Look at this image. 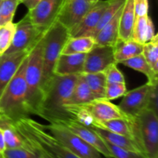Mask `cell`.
<instances>
[{
  "mask_svg": "<svg viewBox=\"0 0 158 158\" xmlns=\"http://www.w3.org/2000/svg\"><path fill=\"white\" fill-rule=\"evenodd\" d=\"M41 1L42 0H20V3L24 5L27 8L28 11H29L35 8V6Z\"/></svg>",
  "mask_w": 158,
  "mask_h": 158,
  "instance_id": "cell-39",
  "label": "cell"
},
{
  "mask_svg": "<svg viewBox=\"0 0 158 158\" xmlns=\"http://www.w3.org/2000/svg\"><path fill=\"white\" fill-rule=\"evenodd\" d=\"M19 0H1L0 7V26L12 22Z\"/></svg>",
  "mask_w": 158,
  "mask_h": 158,
  "instance_id": "cell-31",
  "label": "cell"
},
{
  "mask_svg": "<svg viewBox=\"0 0 158 158\" xmlns=\"http://www.w3.org/2000/svg\"><path fill=\"white\" fill-rule=\"evenodd\" d=\"M148 18H149L148 15L135 17V21L131 33V40L141 44L147 43Z\"/></svg>",
  "mask_w": 158,
  "mask_h": 158,
  "instance_id": "cell-29",
  "label": "cell"
},
{
  "mask_svg": "<svg viewBox=\"0 0 158 158\" xmlns=\"http://www.w3.org/2000/svg\"><path fill=\"white\" fill-rule=\"evenodd\" d=\"M9 121L26 147L35 151L40 158H79L46 131L43 123L30 117Z\"/></svg>",
  "mask_w": 158,
  "mask_h": 158,
  "instance_id": "cell-1",
  "label": "cell"
},
{
  "mask_svg": "<svg viewBox=\"0 0 158 158\" xmlns=\"http://www.w3.org/2000/svg\"><path fill=\"white\" fill-rule=\"evenodd\" d=\"M6 150V144H5L4 136H3L2 130L0 128V151L2 153Z\"/></svg>",
  "mask_w": 158,
  "mask_h": 158,
  "instance_id": "cell-40",
  "label": "cell"
},
{
  "mask_svg": "<svg viewBox=\"0 0 158 158\" xmlns=\"http://www.w3.org/2000/svg\"><path fill=\"white\" fill-rule=\"evenodd\" d=\"M15 23L9 22L0 26V56L3 55L9 49L13 39Z\"/></svg>",
  "mask_w": 158,
  "mask_h": 158,
  "instance_id": "cell-30",
  "label": "cell"
},
{
  "mask_svg": "<svg viewBox=\"0 0 158 158\" xmlns=\"http://www.w3.org/2000/svg\"><path fill=\"white\" fill-rule=\"evenodd\" d=\"M158 114L145 109L130 117L133 139L147 158H158Z\"/></svg>",
  "mask_w": 158,
  "mask_h": 158,
  "instance_id": "cell-5",
  "label": "cell"
},
{
  "mask_svg": "<svg viewBox=\"0 0 158 158\" xmlns=\"http://www.w3.org/2000/svg\"><path fill=\"white\" fill-rule=\"evenodd\" d=\"M152 84L147 83L132 90L127 91L118 105L119 108L128 117H136L148 109L150 90Z\"/></svg>",
  "mask_w": 158,
  "mask_h": 158,
  "instance_id": "cell-10",
  "label": "cell"
},
{
  "mask_svg": "<svg viewBox=\"0 0 158 158\" xmlns=\"http://www.w3.org/2000/svg\"><path fill=\"white\" fill-rule=\"evenodd\" d=\"M0 117H2V116H1V114H0Z\"/></svg>",
  "mask_w": 158,
  "mask_h": 158,
  "instance_id": "cell-45",
  "label": "cell"
},
{
  "mask_svg": "<svg viewBox=\"0 0 158 158\" xmlns=\"http://www.w3.org/2000/svg\"><path fill=\"white\" fill-rule=\"evenodd\" d=\"M45 32V31H44ZM43 32L29 51L26 58L25 79L26 100L29 114L37 115L43 98Z\"/></svg>",
  "mask_w": 158,
  "mask_h": 158,
  "instance_id": "cell-4",
  "label": "cell"
},
{
  "mask_svg": "<svg viewBox=\"0 0 158 158\" xmlns=\"http://www.w3.org/2000/svg\"><path fill=\"white\" fill-rule=\"evenodd\" d=\"M86 54H60L56 63L54 74L59 76L81 74L84 69Z\"/></svg>",
  "mask_w": 158,
  "mask_h": 158,
  "instance_id": "cell-17",
  "label": "cell"
},
{
  "mask_svg": "<svg viewBox=\"0 0 158 158\" xmlns=\"http://www.w3.org/2000/svg\"><path fill=\"white\" fill-rule=\"evenodd\" d=\"M109 3L110 0L97 2L85 14L83 19L73 29L69 30L70 37L90 36Z\"/></svg>",
  "mask_w": 158,
  "mask_h": 158,
  "instance_id": "cell-14",
  "label": "cell"
},
{
  "mask_svg": "<svg viewBox=\"0 0 158 158\" xmlns=\"http://www.w3.org/2000/svg\"><path fill=\"white\" fill-rule=\"evenodd\" d=\"M63 3V0H42L27 14L35 26L46 30L56 20Z\"/></svg>",
  "mask_w": 158,
  "mask_h": 158,
  "instance_id": "cell-11",
  "label": "cell"
},
{
  "mask_svg": "<svg viewBox=\"0 0 158 158\" xmlns=\"http://www.w3.org/2000/svg\"><path fill=\"white\" fill-rule=\"evenodd\" d=\"M156 35L155 33V27H154V23L151 17L148 18V32H147V42H149L150 40H152Z\"/></svg>",
  "mask_w": 158,
  "mask_h": 158,
  "instance_id": "cell-38",
  "label": "cell"
},
{
  "mask_svg": "<svg viewBox=\"0 0 158 158\" xmlns=\"http://www.w3.org/2000/svg\"><path fill=\"white\" fill-rule=\"evenodd\" d=\"M0 158H2V154H0Z\"/></svg>",
  "mask_w": 158,
  "mask_h": 158,
  "instance_id": "cell-42",
  "label": "cell"
},
{
  "mask_svg": "<svg viewBox=\"0 0 158 158\" xmlns=\"http://www.w3.org/2000/svg\"><path fill=\"white\" fill-rule=\"evenodd\" d=\"M105 142H106V146L109 148L110 151L111 152L113 158H147L141 153L123 149V148H118V147L111 144L106 141Z\"/></svg>",
  "mask_w": 158,
  "mask_h": 158,
  "instance_id": "cell-34",
  "label": "cell"
},
{
  "mask_svg": "<svg viewBox=\"0 0 158 158\" xmlns=\"http://www.w3.org/2000/svg\"><path fill=\"white\" fill-rule=\"evenodd\" d=\"M135 0H126L123 6L120 19L119 40H127L131 38L133 26L135 21Z\"/></svg>",
  "mask_w": 158,
  "mask_h": 158,
  "instance_id": "cell-20",
  "label": "cell"
},
{
  "mask_svg": "<svg viewBox=\"0 0 158 158\" xmlns=\"http://www.w3.org/2000/svg\"><path fill=\"white\" fill-rule=\"evenodd\" d=\"M105 141L111 143L113 145L118 147V148H123V149L128 150V151H134V152L143 153L140 151V148L137 144L133 139L127 137V136L121 135V134H115V133L110 132L106 130L100 129L98 127H92Z\"/></svg>",
  "mask_w": 158,
  "mask_h": 158,
  "instance_id": "cell-22",
  "label": "cell"
},
{
  "mask_svg": "<svg viewBox=\"0 0 158 158\" xmlns=\"http://www.w3.org/2000/svg\"><path fill=\"white\" fill-rule=\"evenodd\" d=\"M95 3L90 0H63L56 21L70 30Z\"/></svg>",
  "mask_w": 158,
  "mask_h": 158,
  "instance_id": "cell-13",
  "label": "cell"
},
{
  "mask_svg": "<svg viewBox=\"0 0 158 158\" xmlns=\"http://www.w3.org/2000/svg\"><path fill=\"white\" fill-rule=\"evenodd\" d=\"M96 97L94 95L82 74H79L74 85L72 95L67 105H79L88 103Z\"/></svg>",
  "mask_w": 158,
  "mask_h": 158,
  "instance_id": "cell-25",
  "label": "cell"
},
{
  "mask_svg": "<svg viewBox=\"0 0 158 158\" xmlns=\"http://www.w3.org/2000/svg\"><path fill=\"white\" fill-rule=\"evenodd\" d=\"M19 2H20V0H19Z\"/></svg>",
  "mask_w": 158,
  "mask_h": 158,
  "instance_id": "cell-47",
  "label": "cell"
},
{
  "mask_svg": "<svg viewBox=\"0 0 158 158\" xmlns=\"http://www.w3.org/2000/svg\"><path fill=\"white\" fill-rule=\"evenodd\" d=\"M26 58L0 96V114L11 121H15L30 115L26 100L25 79Z\"/></svg>",
  "mask_w": 158,
  "mask_h": 158,
  "instance_id": "cell-3",
  "label": "cell"
},
{
  "mask_svg": "<svg viewBox=\"0 0 158 158\" xmlns=\"http://www.w3.org/2000/svg\"><path fill=\"white\" fill-rule=\"evenodd\" d=\"M125 1L126 0H110L109 5L103 12L100 22L97 24V26H96L94 30L93 31L90 36L94 37L97 35V32L103 27V26L106 24L115 15V14L120 10V8L124 5Z\"/></svg>",
  "mask_w": 158,
  "mask_h": 158,
  "instance_id": "cell-28",
  "label": "cell"
},
{
  "mask_svg": "<svg viewBox=\"0 0 158 158\" xmlns=\"http://www.w3.org/2000/svg\"><path fill=\"white\" fill-rule=\"evenodd\" d=\"M44 31L35 26L32 23L28 14H26L18 23H15L13 39L5 53L30 50Z\"/></svg>",
  "mask_w": 158,
  "mask_h": 158,
  "instance_id": "cell-8",
  "label": "cell"
},
{
  "mask_svg": "<svg viewBox=\"0 0 158 158\" xmlns=\"http://www.w3.org/2000/svg\"><path fill=\"white\" fill-rule=\"evenodd\" d=\"M91 127H98L100 129L106 130L110 132L127 136L133 139L130 119L117 118L107 120H93Z\"/></svg>",
  "mask_w": 158,
  "mask_h": 158,
  "instance_id": "cell-21",
  "label": "cell"
},
{
  "mask_svg": "<svg viewBox=\"0 0 158 158\" xmlns=\"http://www.w3.org/2000/svg\"><path fill=\"white\" fill-rule=\"evenodd\" d=\"M81 74L96 99L105 98L106 80L103 72L82 73Z\"/></svg>",
  "mask_w": 158,
  "mask_h": 158,
  "instance_id": "cell-26",
  "label": "cell"
},
{
  "mask_svg": "<svg viewBox=\"0 0 158 158\" xmlns=\"http://www.w3.org/2000/svg\"><path fill=\"white\" fill-rule=\"evenodd\" d=\"M142 54L153 70L158 73V35L143 44Z\"/></svg>",
  "mask_w": 158,
  "mask_h": 158,
  "instance_id": "cell-27",
  "label": "cell"
},
{
  "mask_svg": "<svg viewBox=\"0 0 158 158\" xmlns=\"http://www.w3.org/2000/svg\"><path fill=\"white\" fill-rule=\"evenodd\" d=\"M29 51L4 53L0 56V96L27 57Z\"/></svg>",
  "mask_w": 158,
  "mask_h": 158,
  "instance_id": "cell-16",
  "label": "cell"
},
{
  "mask_svg": "<svg viewBox=\"0 0 158 158\" xmlns=\"http://www.w3.org/2000/svg\"><path fill=\"white\" fill-rule=\"evenodd\" d=\"M115 14L114 17L108 22L94 37L96 45L98 46H110L114 47L119 40V29L120 19L122 9Z\"/></svg>",
  "mask_w": 158,
  "mask_h": 158,
  "instance_id": "cell-18",
  "label": "cell"
},
{
  "mask_svg": "<svg viewBox=\"0 0 158 158\" xmlns=\"http://www.w3.org/2000/svg\"><path fill=\"white\" fill-rule=\"evenodd\" d=\"M50 123H56L65 127L73 133L77 134L80 138L83 139L94 149L97 150L105 158H113L111 152L106 146L104 140L92 127L81 123L73 116L64 120H60Z\"/></svg>",
  "mask_w": 158,
  "mask_h": 158,
  "instance_id": "cell-9",
  "label": "cell"
},
{
  "mask_svg": "<svg viewBox=\"0 0 158 158\" xmlns=\"http://www.w3.org/2000/svg\"><path fill=\"white\" fill-rule=\"evenodd\" d=\"M69 37V29L56 20L45 30L43 52V94L44 88L53 77L56 63Z\"/></svg>",
  "mask_w": 158,
  "mask_h": 158,
  "instance_id": "cell-6",
  "label": "cell"
},
{
  "mask_svg": "<svg viewBox=\"0 0 158 158\" xmlns=\"http://www.w3.org/2000/svg\"><path fill=\"white\" fill-rule=\"evenodd\" d=\"M143 44L139 43L134 40H118L114 46V54L115 63H120L124 60L141 54L143 52Z\"/></svg>",
  "mask_w": 158,
  "mask_h": 158,
  "instance_id": "cell-19",
  "label": "cell"
},
{
  "mask_svg": "<svg viewBox=\"0 0 158 158\" xmlns=\"http://www.w3.org/2000/svg\"><path fill=\"white\" fill-rule=\"evenodd\" d=\"M96 45L92 36L69 37L65 43L61 54L87 53Z\"/></svg>",
  "mask_w": 158,
  "mask_h": 158,
  "instance_id": "cell-23",
  "label": "cell"
},
{
  "mask_svg": "<svg viewBox=\"0 0 158 158\" xmlns=\"http://www.w3.org/2000/svg\"><path fill=\"white\" fill-rule=\"evenodd\" d=\"M2 156V158H40L38 154L27 147L6 149Z\"/></svg>",
  "mask_w": 158,
  "mask_h": 158,
  "instance_id": "cell-32",
  "label": "cell"
},
{
  "mask_svg": "<svg viewBox=\"0 0 158 158\" xmlns=\"http://www.w3.org/2000/svg\"><path fill=\"white\" fill-rule=\"evenodd\" d=\"M98 1H100V0H92V2H97Z\"/></svg>",
  "mask_w": 158,
  "mask_h": 158,
  "instance_id": "cell-41",
  "label": "cell"
},
{
  "mask_svg": "<svg viewBox=\"0 0 158 158\" xmlns=\"http://www.w3.org/2000/svg\"><path fill=\"white\" fill-rule=\"evenodd\" d=\"M2 154V153L1 151H0V154Z\"/></svg>",
  "mask_w": 158,
  "mask_h": 158,
  "instance_id": "cell-44",
  "label": "cell"
},
{
  "mask_svg": "<svg viewBox=\"0 0 158 158\" xmlns=\"http://www.w3.org/2000/svg\"><path fill=\"white\" fill-rule=\"evenodd\" d=\"M43 127L77 157L105 158L97 150L65 127L56 123L43 124Z\"/></svg>",
  "mask_w": 158,
  "mask_h": 158,
  "instance_id": "cell-7",
  "label": "cell"
},
{
  "mask_svg": "<svg viewBox=\"0 0 158 158\" xmlns=\"http://www.w3.org/2000/svg\"><path fill=\"white\" fill-rule=\"evenodd\" d=\"M134 9H135V17L148 15V9H149L148 0H135Z\"/></svg>",
  "mask_w": 158,
  "mask_h": 158,
  "instance_id": "cell-37",
  "label": "cell"
},
{
  "mask_svg": "<svg viewBox=\"0 0 158 158\" xmlns=\"http://www.w3.org/2000/svg\"><path fill=\"white\" fill-rule=\"evenodd\" d=\"M74 106L84 110L96 120H107L117 118L130 119V117L126 115L118 106L105 98L95 99L88 103Z\"/></svg>",
  "mask_w": 158,
  "mask_h": 158,
  "instance_id": "cell-12",
  "label": "cell"
},
{
  "mask_svg": "<svg viewBox=\"0 0 158 158\" xmlns=\"http://www.w3.org/2000/svg\"><path fill=\"white\" fill-rule=\"evenodd\" d=\"M120 63L131 69L142 73L148 78V83L152 85L158 83V73L153 70L142 53L124 60Z\"/></svg>",
  "mask_w": 158,
  "mask_h": 158,
  "instance_id": "cell-24",
  "label": "cell"
},
{
  "mask_svg": "<svg viewBox=\"0 0 158 158\" xmlns=\"http://www.w3.org/2000/svg\"><path fill=\"white\" fill-rule=\"evenodd\" d=\"M90 1H92V0H90Z\"/></svg>",
  "mask_w": 158,
  "mask_h": 158,
  "instance_id": "cell-46",
  "label": "cell"
},
{
  "mask_svg": "<svg viewBox=\"0 0 158 158\" xmlns=\"http://www.w3.org/2000/svg\"><path fill=\"white\" fill-rule=\"evenodd\" d=\"M158 84V83H157ZM157 84H153L151 86L149 94V100H148V109L151 110L156 114H157L158 110V101H157Z\"/></svg>",
  "mask_w": 158,
  "mask_h": 158,
  "instance_id": "cell-36",
  "label": "cell"
},
{
  "mask_svg": "<svg viewBox=\"0 0 158 158\" xmlns=\"http://www.w3.org/2000/svg\"><path fill=\"white\" fill-rule=\"evenodd\" d=\"M0 7H1V0H0Z\"/></svg>",
  "mask_w": 158,
  "mask_h": 158,
  "instance_id": "cell-43",
  "label": "cell"
},
{
  "mask_svg": "<svg viewBox=\"0 0 158 158\" xmlns=\"http://www.w3.org/2000/svg\"><path fill=\"white\" fill-rule=\"evenodd\" d=\"M113 63H116L114 47L95 45L94 47L86 54L83 73L103 72Z\"/></svg>",
  "mask_w": 158,
  "mask_h": 158,
  "instance_id": "cell-15",
  "label": "cell"
},
{
  "mask_svg": "<svg viewBox=\"0 0 158 158\" xmlns=\"http://www.w3.org/2000/svg\"><path fill=\"white\" fill-rule=\"evenodd\" d=\"M127 92L125 83H107L106 86L105 99L107 100H114L123 97Z\"/></svg>",
  "mask_w": 158,
  "mask_h": 158,
  "instance_id": "cell-33",
  "label": "cell"
},
{
  "mask_svg": "<svg viewBox=\"0 0 158 158\" xmlns=\"http://www.w3.org/2000/svg\"><path fill=\"white\" fill-rule=\"evenodd\" d=\"M107 83H125V78L121 71L117 68V63L110 65L103 71Z\"/></svg>",
  "mask_w": 158,
  "mask_h": 158,
  "instance_id": "cell-35",
  "label": "cell"
},
{
  "mask_svg": "<svg viewBox=\"0 0 158 158\" xmlns=\"http://www.w3.org/2000/svg\"><path fill=\"white\" fill-rule=\"evenodd\" d=\"M78 75L54 74L43 89L37 116L49 123L72 117L65 109L69 103Z\"/></svg>",
  "mask_w": 158,
  "mask_h": 158,
  "instance_id": "cell-2",
  "label": "cell"
}]
</instances>
